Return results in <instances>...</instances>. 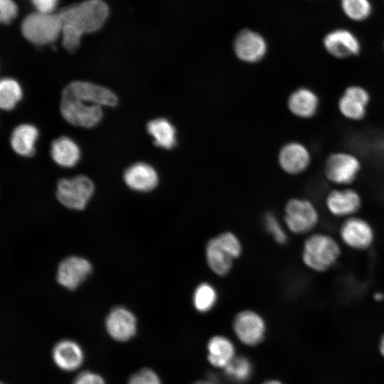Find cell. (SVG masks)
Masks as SVG:
<instances>
[{"instance_id":"cell-40","label":"cell","mask_w":384,"mask_h":384,"mask_svg":"<svg viewBox=\"0 0 384 384\" xmlns=\"http://www.w3.org/2000/svg\"><path fill=\"white\" fill-rule=\"evenodd\" d=\"M193 384H215L214 383H212L210 381H206V380H200L194 383Z\"/></svg>"},{"instance_id":"cell-23","label":"cell","mask_w":384,"mask_h":384,"mask_svg":"<svg viewBox=\"0 0 384 384\" xmlns=\"http://www.w3.org/2000/svg\"><path fill=\"white\" fill-rule=\"evenodd\" d=\"M50 154L54 161L63 167H73L80 159L78 146L66 137H61L52 142Z\"/></svg>"},{"instance_id":"cell-32","label":"cell","mask_w":384,"mask_h":384,"mask_svg":"<svg viewBox=\"0 0 384 384\" xmlns=\"http://www.w3.org/2000/svg\"><path fill=\"white\" fill-rule=\"evenodd\" d=\"M63 45L68 51L75 50L80 46L83 34L75 27L69 24H63Z\"/></svg>"},{"instance_id":"cell-18","label":"cell","mask_w":384,"mask_h":384,"mask_svg":"<svg viewBox=\"0 0 384 384\" xmlns=\"http://www.w3.org/2000/svg\"><path fill=\"white\" fill-rule=\"evenodd\" d=\"M124 181L132 190L149 192L157 186L159 176L154 167L148 164L139 162L125 170Z\"/></svg>"},{"instance_id":"cell-39","label":"cell","mask_w":384,"mask_h":384,"mask_svg":"<svg viewBox=\"0 0 384 384\" xmlns=\"http://www.w3.org/2000/svg\"><path fill=\"white\" fill-rule=\"evenodd\" d=\"M384 298V295L382 293H375L374 295V299L376 301H381Z\"/></svg>"},{"instance_id":"cell-4","label":"cell","mask_w":384,"mask_h":384,"mask_svg":"<svg viewBox=\"0 0 384 384\" xmlns=\"http://www.w3.org/2000/svg\"><path fill=\"white\" fill-rule=\"evenodd\" d=\"M95 191L92 181L87 176L79 175L58 181L56 198L63 206L75 210L85 209Z\"/></svg>"},{"instance_id":"cell-2","label":"cell","mask_w":384,"mask_h":384,"mask_svg":"<svg viewBox=\"0 0 384 384\" xmlns=\"http://www.w3.org/2000/svg\"><path fill=\"white\" fill-rule=\"evenodd\" d=\"M340 254L339 245L334 238L325 233H314L305 240L302 257L308 268L324 272L336 262Z\"/></svg>"},{"instance_id":"cell-24","label":"cell","mask_w":384,"mask_h":384,"mask_svg":"<svg viewBox=\"0 0 384 384\" xmlns=\"http://www.w3.org/2000/svg\"><path fill=\"white\" fill-rule=\"evenodd\" d=\"M38 135V130L34 126L28 124H21L12 132L11 146L19 155L31 156L34 154V144Z\"/></svg>"},{"instance_id":"cell-38","label":"cell","mask_w":384,"mask_h":384,"mask_svg":"<svg viewBox=\"0 0 384 384\" xmlns=\"http://www.w3.org/2000/svg\"><path fill=\"white\" fill-rule=\"evenodd\" d=\"M262 384H283V383L277 380H269L264 382Z\"/></svg>"},{"instance_id":"cell-14","label":"cell","mask_w":384,"mask_h":384,"mask_svg":"<svg viewBox=\"0 0 384 384\" xmlns=\"http://www.w3.org/2000/svg\"><path fill=\"white\" fill-rule=\"evenodd\" d=\"M234 50L240 60L255 63L265 55L267 45L263 37L259 33L245 29L237 35L234 41Z\"/></svg>"},{"instance_id":"cell-10","label":"cell","mask_w":384,"mask_h":384,"mask_svg":"<svg viewBox=\"0 0 384 384\" xmlns=\"http://www.w3.org/2000/svg\"><path fill=\"white\" fill-rule=\"evenodd\" d=\"M233 330L242 343L250 346H256L264 338L265 323L257 312L243 310L235 315Z\"/></svg>"},{"instance_id":"cell-28","label":"cell","mask_w":384,"mask_h":384,"mask_svg":"<svg viewBox=\"0 0 384 384\" xmlns=\"http://www.w3.org/2000/svg\"><path fill=\"white\" fill-rule=\"evenodd\" d=\"M226 375L238 382L248 379L252 373L250 361L242 356H235L234 358L224 368Z\"/></svg>"},{"instance_id":"cell-33","label":"cell","mask_w":384,"mask_h":384,"mask_svg":"<svg viewBox=\"0 0 384 384\" xmlns=\"http://www.w3.org/2000/svg\"><path fill=\"white\" fill-rule=\"evenodd\" d=\"M129 384H161V382L154 371L144 368L130 378Z\"/></svg>"},{"instance_id":"cell-15","label":"cell","mask_w":384,"mask_h":384,"mask_svg":"<svg viewBox=\"0 0 384 384\" xmlns=\"http://www.w3.org/2000/svg\"><path fill=\"white\" fill-rule=\"evenodd\" d=\"M324 46L330 55L337 58L356 55L361 50L357 38L344 29H337L326 35Z\"/></svg>"},{"instance_id":"cell-22","label":"cell","mask_w":384,"mask_h":384,"mask_svg":"<svg viewBox=\"0 0 384 384\" xmlns=\"http://www.w3.org/2000/svg\"><path fill=\"white\" fill-rule=\"evenodd\" d=\"M208 360L217 368H224L235 357L233 343L223 336H215L208 343Z\"/></svg>"},{"instance_id":"cell-11","label":"cell","mask_w":384,"mask_h":384,"mask_svg":"<svg viewBox=\"0 0 384 384\" xmlns=\"http://www.w3.org/2000/svg\"><path fill=\"white\" fill-rule=\"evenodd\" d=\"M340 236L348 247L365 250L370 246L374 239L373 230L365 220L349 217L341 226Z\"/></svg>"},{"instance_id":"cell-19","label":"cell","mask_w":384,"mask_h":384,"mask_svg":"<svg viewBox=\"0 0 384 384\" xmlns=\"http://www.w3.org/2000/svg\"><path fill=\"white\" fill-rule=\"evenodd\" d=\"M52 356L55 363L65 371L75 370L83 361L80 346L70 340H63L57 343L53 348Z\"/></svg>"},{"instance_id":"cell-3","label":"cell","mask_w":384,"mask_h":384,"mask_svg":"<svg viewBox=\"0 0 384 384\" xmlns=\"http://www.w3.org/2000/svg\"><path fill=\"white\" fill-rule=\"evenodd\" d=\"M59 14L37 12L27 16L21 24V32L30 42L45 45L53 42L62 31Z\"/></svg>"},{"instance_id":"cell-31","label":"cell","mask_w":384,"mask_h":384,"mask_svg":"<svg viewBox=\"0 0 384 384\" xmlns=\"http://www.w3.org/2000/svg\"><path fill=\"white\" fill-rule=\"evenodd\" d=\"M218 244L234 259L240 257L242 245L238 237L230 231H225L215 237Z\"/></svg>"},{"instance_id":"cell-35","label":"cell","mask_w":384,"mask_h":384,"mask_svg":"<svg viewBox=\"0 0 384 384\" xmlns=\"http://www.w3.org/2000/svg\"><path fill=\"white\" fill-rule=\"evenodd\" d=\"M73 384H105V382L99 375L86 371L80 373Z\"/></svg>"},{"instance_id":"cell-1","label":"cell","mask_w":384,"mask_h":384,"mask_svg":"<svg viewBox=\"0 0 384 384\" xmlns=\"http://www.w3.org/2000/svg\"><path fill=\"white\" fill-rule=\"evenodd\" d=\"M58 14L63 24L71 25L82 33H92L103 26L109 9L101 0H87L63 9Z\"/></svg>"},{"instance_id":"cell-13","label":"cell","mask_w":384,"mask_h":384,"mask_svg":"<svg viewBox=\"0 0 384 384\" xmlns=\"http://www.w3.org/2000/svg\"><path fill=\"white\" fill-rule=\"evenodd\" d=\"M105 327L112 338L119 341H126L136 334L137 319L129 309L117 306L107 314Z\"/></svg>"},{"instance_id":"cell-20","label":"cell","mask_w":384,"mask_h":384,"mask_svg":"<svg viewBox=\"0 0 384 384\" xmlns=\"http://www.w3.org/2000/svg\"><path fill=\"white\" fill-rule=\"evenodd\" d=\"M319 100L317 95L307 87H300L294 91L288 99V107L295 116L311 118L317 112Z\"/></svg>"},{"instance_id":"cell-12","label":"cell","mask_w":384,"mask_h":384,"mask_svg":"<svg viewBox=\"0 0 384 384\" xmlns=\"http://www.w3.org/2000/svg\"><path fill=\"white\" fill-rule=\"evenodd\" d=\"M370 95L363 87L351 85L346 87L338 100V107L346 118L358 121L366 114V107L370 102Z\"/></svg>"},{"instance_id":"cell-9","label":"cell","mask_w":384,"mask_h":384,"mask_svg":"<svg viewBox=\"0 0 384 384\" xmlns=\"http://www.w3.org/2000/svg\"><path fill=\"white\" fill-rule=\"evenodd\" d=\"M62 97L78 99L100 106H116L117 96L110 90L84 81H75L68 84L63 90Z\"/></svg>"},{"instance_id":"cell-16","label":"cell","mask_w":384,"mask_h":384,"mask_svg":"<svg viewBox=\"0 0 384 384\" xmlns=\"http://www.w3.org/2000/svg\"><path fill=\"white\" fill-rule=\"evenodd\" d=\"M279 163L286 173L299 174L309 167L311 163V154L304 144L299 142H290L280 150Z\"/></svg>"},{"instance_id":"cell-5","label":"cell","mask_w":384,"mask_h":384,"mask_svg":"<svg viewBox=\"0 0 384 384\" xmlns=\"http://www.w3.org/2000/svg\"><path fill=\"white\" fill-rule=\"evenodd\" d=\"M319 222V213L314 205L304 198H292L284 207L286 228L297 235L311 230Z\"/></svg>"},{"instance_id":"cell-29","label":"cell","mask_w":384,"mask_h":384,"mask_svg":"<svg viewBox=\"0 0 384 384\" xmlns=\"http://www.w3.org/2000/svg\"><path fill=\"white\" fill-rule=\"evenodd\" d=\"M341 6L344 13L355 21L364 20L371 11L368 0H341Z\"/></svg>"},{"instance_id":"cell-41","label":"cell","mask_w":384,"mask_h":384,"mask_svg":"<svg viewBox=\"0 0 384 384\" xmlns=\"http://www.w3.org/2000/svg\"><path fill=\"white\" fill-rule=\"evenodd\" d=\"M1 384H3V383H1Z\"/></svg>"},{"instance_id":"cell-17","label":"cell","mask_w":384,"mask_h":384,"mask_svg":"<svg viewBox=\"0 0 384 384\" xmlns=\"http://www.w3.org/2000/svg\"><path fill=\"white\" fill-rule=\"evenodd\" d=\"M359 194L353 189H335L326 198V206L330 213L336 217H351L361 207Z\"/></svg>"},{"instance_id":"cell-6","label":"cell","mask_w":384,"mask_h":384,"mask_svg":"<svg viewBox=\"0 0 384 384\" xmlns=\"http://www.w3.org/2000/svg\"><path fill=\"white\" fill-rule=\"evenodd\" d=\"M60 112L69 123L86 128L95 126L102 117V106L70 97H62Z\"/></svg>"},{"instance_id":"cell-25","label":"cell","mask_w":384,"mask_h":384,"mask_svg":"<svg viewBox=\"0 0 384 384\" xmlns=\"http://www.w3.org/2000/svg\"><path fill=\"white\" fill-rule=\"evenodd\" d=\"M147 131L153 137L155 145L171 149L176 143L175 127L167 119H155L147 124Z\"/></svg>"},{"instance_id":"cell-27","label":"cell","mask_w":384,"mask_h":384,"mask_svg":"<svg viewBox=\"0 0 384 384\" xmlns=\"http://www.w3.org/2000/svg\"><path fill=\"white\" fill-rule=\"evenodd\" d=\"M22 97L19 84L14 79L4 78L0 83V106L3 110H10Z\"/></svg>"},{"instance_id":"cell-37","label":"cell","mask_w":384,"mask_h":384,"mask_svg":"<svg viewBox=\"0 0 384 384\" xmlns=\"http://www.w3.org/2000/svg\"><path fill=\"white\" fill-rule=\"evenodd\" d=\"M380 351L383 356H384V334L382 336L380 342Z\"/></svg>"},{"instance_id":"cell-7","label":"cell","mask_w":384,"mask_h":384,"mask_svg":"<svg viewBox=\"0 0 384 384\" xmlns=\"http://www.w3.org/2000/svg\"><path fill=\"white\" fill-rule=\"evenodd\" d=\"M361 169L358 159L347 152H336L329 156L324 165V174L331 182L348 185L356 178Z\"/></svg>"},{"instance_id":"cell-36","label":"cell","mask_w":384,"mask_h":384,"mask_svg":"<svg viewBox=\"0 0 384 384\" xmlns=\"http://www.w3.org/2000/svg\"><path fill=\"white\" fill-rule=\"evenodd\" d=\"M38 12L50 13L55 7L58 0H31Z\"/></svg>"},{"instance_id":"cell-30","label":"cell","mask_w":384,"mask_h":384,"mask_svg":"<svg viewBox=\"0 0 384 384\" xmlns=\"http://www.w3.org/2000/svg\"><path fill=\"white\" fill-rule=\"evenodd\" d=\"M263 223L265 230L275 242L279 244H284L287 242L286 229L274 213H267L264 216Z\"/></svg>"},{"instance_id":"cell-26","label":"cell","mask_w":384,"mask_h":384,"mask_svg":"<svg viewBox=\"0 0 384 384\" xmlns=\"http://www.w3.org/2000/svg\"><path fill=\"white\" fill-rule=\"evenodd\" d=\"M192 299L196 310L201 313H206L215 305L218 300V292L210 283L203 282L195 288Z\"/></svg>"},{"instance_id":"cell-34","label":"cell","mask_w":384,"mask_h":384,"mask_svg":"<svg viewBox=\"0 0 384 384\" xmlns=\"http://www.w3.org/2000/svg\"><path fill=\"white\" fill-rule=\"evenodd\" d=\"M17 14V6L13 0H0V20L9 23Z\"/></svg>"},{"instance_id":"cell-8","label":"cell","mask_w":384,"mask_h":384,"mask_svg":"<svg viewBox=\"0 0 384 384\" xmlns=\"http://www.w3.org/2000/svg\"><path fill=\"white\" fill-rule=\"evenodd\" d=\"M92 267L87 259L71 255L62 260L57 267L56 280L69 290L77 289L92 272Z\"/></svg>"},{"instance_id":"cell-21","label":"cell","mask_w":384,"mask_h":384,"mask_svg":"<svg viewBox=\"0 0 384 384\" xmlns=\"http://www.w3.org/2000/svg\"><path fill=\"white\" fill-rule=\"evenodd\" d=\"M205 258L209 269L218 276L227 275L233 268L234 259L218 244L215 237L206 245Z\"/></svg>"}]
</instances>
